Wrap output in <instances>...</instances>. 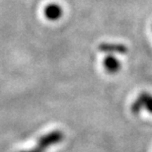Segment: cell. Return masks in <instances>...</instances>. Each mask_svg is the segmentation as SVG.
<instances>
[{
  "instance_id": "obj_6",
  "label": "cell",
  "mask_w": 152,
  "mask_h": 152,
  "mask_svg": "<svg viewBox=\"0 0 152 152\" xmlns=\"http://www.w3.org/2000/svg\"><path fill=\"white\" fill-rule=\"evenodd\" d=\"M20 152H45V151H42V150L39 149V148L36 147V148H31V149H29V150H23V151H20Z\"/></svg>"
},
{
  "instance_id": "obj_2",
  "label": "cell",
  "mask_w": 152,
  "mask_h": 152,
  "mask_svg": "<svg viewBox=\"0 0 152 152\" xmlns=\"http://www.w3.org/2000/svg\"><path fill=\"white\" fill-rule=\"evenodd\" d=\"M142 109H145L148 113L152 114V94L148 92L140 93L130 107V110L134 115L140 113Z\"/></svg>"
},
{
  "instance_id": "obj_3",
  "label": "cell",
  "mask_w": 152,
  "mask_h": 152,
  "mask_svg": "<svg viewBox=\"0 0 152 152\" xmlns=\"http://www.w3.org/2000/svg\"><path fill=\"white\" fill-rule=\"evenodd\" d=\"M99 50L107 54H124L127 53V48L118 42H103L98 47Z\"/></svg>"
},
{
  "instance_id": "obj_1",
  "label": "cell",
  "mask_w": 152,
  "mask_h": 152,
  "mask_svg": "<svg viewBox=\"0 0 152 152\" xmlns=\"http://www.w3.org/2000/svg\"><path fill=\"white\" fill-rule=\"evenodd\" d=\"M63 138H64V134L61 130H53V132L45 133V135L39 137L37 147L42 151H45V149H48V147L60 143L63 140Z\"/></svg>"
},
{
  "instance_id": "obj_4",
  "label": "cell",
  "mask_w": 152,
  "mask_h": 152,
  "mask_svg": "<svg viewBox=\"0 0 152 152\" xmlns=\"http://www.w3.org/2000/svg\"><path fill=\"white\" fill-rule=\"evenodd\" d=\"M45 16L47 19L50 21H56L61 18L62 16V8L59 4L56 3H50L45 6V10H44Z\"/></svg>"
},
{
  "instance_id": "obj_5",
  "label": "cell",
  "mask_w": 152,
  "mask_h": 152,
  "mask_svg": "<svg viewBox=\"0 0 152 152\" xmlns=\"http://www.w3.org/2000/svg\"><path fill=\"white\" fill-rule=\"evenodd\" d=\"M103 66H104V68L108 73L115 74L121 69V62L115 56L108 54L103 60Z\"/></svg>"
}]
</instances>
